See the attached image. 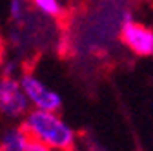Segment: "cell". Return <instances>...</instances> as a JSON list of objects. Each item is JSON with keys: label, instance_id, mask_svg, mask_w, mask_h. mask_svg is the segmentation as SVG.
<instances>
[{"label": "cell", "instance_id": "cell-1", "mask_svg": "<svg viewBox=\"0 0 153 151\" xmlns=\"http://www.w3.org/2000/svg\"><path fill=\"white\" fill-rule=\"evenodd\" d=\"M22 124L33 140L42 142L55 151H76L79 147V135L60 111L29 109Z\"/></svg>", "mask_w": 153, "mask_h": 151}, {"label": "cell", "instance_id": "cell-2", "mask_svg": "<svg viewBox=\"0 0 153 151\" xmlns=\"http://www.w3.org/2000/svg\"><path fill=\"white\" fill-rule=\"evenodd\" d=\"M31 109L20 82V73L0 69V120L22 122Z\"/></svg>", "mask_w": 153, "mask_h": 151}, {"label": "cell", "instance_id": "cell-3", "mask_svg": "<svg viewBox=\"0 0 153 151\" xmlns=\"http://www.w3.org/2000/svg\"><path fill=\"white\" fill-rule=\"evenodd\" d=\"M20 82L26 91V97L31 104V109H46V111H60L64 98L53 86L40 78L33 71H22Z\"/></svg>", "mask_w": 153, "mask_h": 151}, {"label": "cell", "instance_id": "cell-4", "mask_svg": "<svg viewBox=\"0 0 153 151\" xmlns=\"http://www.w3.org/2000/svg\"><path fill=\"white\" fill-rule=\"evenodd\" d=\"M119 36L128 51L137 56H153V27L137 22V20H124L119 29Z\"/></svg>", "mask_w": 153, "mask_h": 151}, {"label": "cell", "instance_id": "cell-5", "mask_svg": "<svg viewBox=\"0 0 153 151\" xmlns=\"http://www.w3.org/2000/svg\"><path fill=\"white\" fill-rule=\"evenodd\" d=\"M31 137L22 122H4L0 127V147L2 151H26Z\"/></svg>", "mask_w": 153, "mask_h": 151}, {"label": "cell", "instance_id": "cell-6", "mask_svg": "<svg viewBox=\"0 0 153 151\" xmlns=\"http://www.w3.org/2000/svg\"><path fill=\"white\" fill-rule=\"evenodd\" d=\"M31 9L48 20H59L64 15V2L62 0H29Z\"/></svg>", "mask_w": 153, "mask_h": 151}, {"label": "cell", "instance_id": "cell-7", "mask_svg": "<svg viewBox=\"0 0 153 151\" xmlns=\"http://www.w3.org/2000/svg\"><path fill=\"white\" fill-rule=\"evenodd\" d=\"M29 9H31L29 0H9V6H7L9 18L15 24H24L29 16Z\"/></svg>", "mask_w": 153, "mask_h": 151}, {"label": "cell", "instance_id": "cell-8", "mask_svg": "<svg viewBox=\"0 0 153 151\" xmlns=\"http://www.w3.org/2000/svg\"><path fill=\"white\" fill-rule=\"evenodd\" d=\"M26 151H55V149H51L49 146H46V144H42V142H38V140H33V138H31V142L27 144Z\"/></svg>", "mask_w": 153, "mask_h": 151}, {"label": "cell", "instance_id": "cell-9", "mask_svg": "<svg viewBox=\"0 0 153 151\" xmlns=\"http://www.w3.org/2000/svg\"><path fill=\"white\" fill-rule=\"evenodd\" d=\"M6 60V40H4V35L0 31V66L4 64Z\"/></svg>", "mask_w": 153, "mask_h": 151}, {"label": "cell", "instance_id": "cell-10", "mask_svg": "<svg viewBox=\"0 0 153 151\" xmlns=\"http://www.w3.org/2000/svg\"><path fill=\"white\" fill-rule=\"evenodd\" d=\"M0 151H2V147H0Z\"/></svg>", "mask_w": 153, "mask_h": 151}]
</instances>
